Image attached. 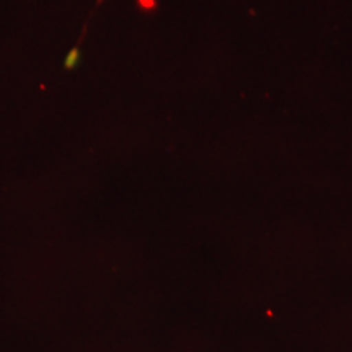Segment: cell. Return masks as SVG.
Listing matches in <instances>:
<instances>
[{
  "instance_id": "6da1fadb",
  "label": "cell",
  "mask_w": 352,
  "mask_h": 352,
  "mask_svg": "<svg viewBox=\"0 0 352 352\" xmlns=\"http://www.w3.org/2000/svg\"><path fill=\"white\" fill-rule=\"evenodd\" d=\"M98 2H104V0H98Z\"/></svg>"
}]
</instances>
